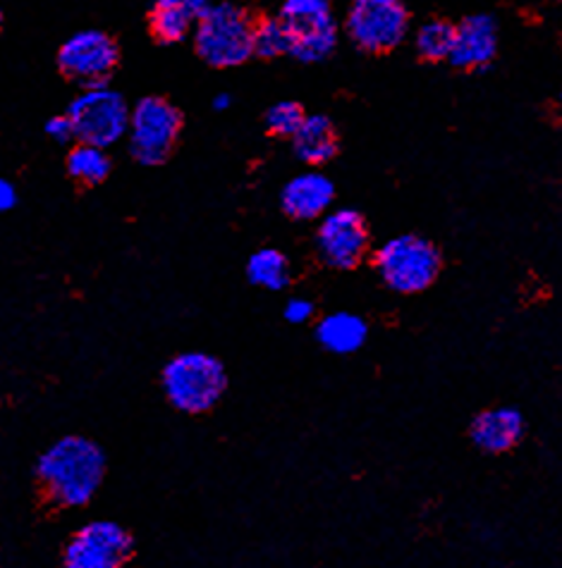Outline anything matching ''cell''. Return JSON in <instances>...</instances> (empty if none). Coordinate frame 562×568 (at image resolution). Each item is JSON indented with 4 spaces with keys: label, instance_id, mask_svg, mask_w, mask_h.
<instances>
[{
    "label": "cell",
    "instance_id": "obj_1",
    "mask_svg": "<svg viewBox=\"0 0 562 568\" xmlns=\"http://www.w3.org/2000/svg\"><path fill=\"white\" fill-rule=\"evenodd\" d=\"M106 476V456L97 442L68 435L46 449L37 462V478L58 507H84L99 493Z\"/></svg>",
    "mask_w": 562,
    "mask_h": 568
},
{
    "label": "cell",
    "instance_id": "obj_2",
    "mask_svg": "<svg viewBox=\"0 0 562 568\" xmlns=\"http://www.w3.org/2000/svg\"><path fill=\"white\" fill-rule=\"evenodd\" d=\"M161 385L168 402L182 414H207L223 397L228 375L223 363L204 352H187L165 363Z\"/></svg>",
    "mask_w": 562,
    "mask_h": 568
},
{
    "label": "cell",
    "instance_id": "obj_3",
    "mask_svg": "<svg viewBox=\"0 0 562 568\" xmlns=\"http://www.w3.org/2000/svg\"><path fill=\"white\" fill-rule=\"evenodd\" d=\"M373 267L388 290L395 294H419L441 275L443 256L426 236L398 234L377 248Z\"/></svg>",
    "mask_w": 562,
    "mask_h": 568
},
{
    "label": "cell",
    "instance_id": "obj_4",
    "mask_svg": "<svg viewBox=\"0 0 562 568\" xmlns=\"http://www.w3.org/2000/svg\"><path fill=\"white\" fill-rule=\"evenodd\" d=\"M254 27L244 8L211 3L194 27V49L211 68H238L254 55Z\"/></svg>",
    "mask_w": 562,
    "mask_h": 568
},
{
    "label": "cell",
    "instance_id": "obj_5",
    "mask_svg": "<svg viewBox=\"0 0 562 568\" xmlns=\"http://www.w3.org/2000/svg\"><path fill=\"white\" fill-rule=\"evenodd\" d=\"M68 118L74 124V139L80 144L111 149L120 139H128L132 108L120 91L103 87L82 89L68 105Z\"/></svg>",
    "mask_w": 562,
    "mask_h": 568
},
{
    "label": "cell",
    "instance_id": "obj_6",
    "mask_svg": "<svg viewBox=\"0 0 562 568\" xmlns=\"http://www.w3.org/2000/svg\"><path fill=\"white\" fill-rule=\"evenodd\" d=\"M345 31L359 51L390 53L410 37L412 14L400 0H354Z\"/></svg>",
    "mask_w": 562,
    "mask_h": 568
},
{
    "label": "cell",
    "instance_id": "obj_7",
    "mask_svg": "<svg viewBox=\"0 0 562 568\" xmlns=\"http://www.w3.org/2000/svg\"><path fill=\"white\" fill-rule=\"evenodd\" d=\"M182 130L180 110L159 97H147L132 108L128 146L137 163L161 165L175 149Z\"/></svg>",
    "mask_w": 562,
    "mask_h": 568
},
{
    "label": "cell",
    "instance_id": "obj_8",
    "mask_svg": "<svg viewBox=\"0 0 562 568\" xmlns=\"http://www.w3.org/2000/svg\"><path fill=\"white\" fill-rule=\"evenodd\" d=\"M278 14L288 27L292 58L300 62H321L333 55L338 22L325 0H288Z\"/></svg>",
    "mask_w": 562,
    "mask_h": 568
},
{
    "label": "cell",
    "instance_id": "obj_9",
    "mask_svg": "<svg viewBox=\"0 0 562 568\" xmlns=\"http://www.w3.org/2000/svg\"><path fill=\"white\" fill-rule=\"evenodd\" d=\"M120 60L118 43L101 29H82L60 45L58 68L84 89L108 84Z\"/></svg>",
    "mask_w": 562,
    "mask_h": 568
},
{
    "label": "cell",
    "instance_id": "obj_10",
    "mask_svg": "<svg viewBox=\"0 0 562 568\" xmlns=\"http://www.w3.org/2000/svg\"><path fill=\"white\" fill-rule=\"evenodd\" d=\"M132 555L130 532L116 520H91L72 535L62 555L66 568H122Z\"/></svg>",
    "mask_w": 562,
    "mask_h": 568
},
{
    "label": "cell",
    "instance_id": "obj_11",
    "mask_svg": "<svg viewBox=\"0 0 562 568\" xmlns=\"http://www.w3.org/2000/svg\"><path fill=\"white\" fill-rule=\"evenodd\" d=\"M369 227L364 215L354 209H338L321 217L317 230V251L325 265L348 271L362 263L369 251Z\"/></svg>",
    "mask_w": 562,
    "mask_h": 568
},
{
    "label": "cell",
    "instance_id": "obj_12",
    "mask_svg": "<svg viewBox=\"0 0 562 568\" xmlns=\"http://www.w3.org/2000/svg\"><path fill=\"white\" fill-rule=\"evenodd\" d=\"M498 53V22L489 12L466 14L455 24L450 65L458 70H489Z\"/></svg>",
    "mask_w": 562,
    "mask_h": 568
},
{
    "label": "cell",
    "instance_id": "obj_13",
    "mask_svg": "<svg viewBox=\"0 0 562 568\" xmlns=\"http://www.w3.org/2000/svg\"><path fill=\"white\" fill-rule=\"evenodd\" d=\"M524 416L514 406H495L474 416L470 425V437L474 445L486 454H505L518 447L524 437Z\"/></svg>",
    "mask_w": 562,
    "mask_h": 568
},
{
    "label": "cell",
    "instance_id": "obj_14",
    "mask_svg": "<svg viewBox=\"0 0 562 568\" xmlns=\"http://www.w3.org/2000/svg\"><path fill=\"white\" fill-rule=\"evenodd\" d=\"M335 186L321 172H302V175L292 178L280 194L283 211L292 220H317L325 217L328 209L333 206Z\"/></svg>",
    "mask_w": 562,
    "mask_h": 568
},
{
    "label": "cell",
    "instance_id": "obj_15",
    "mask_svg": "<svg viewBox=\"0 0 562 568\" xmlns=\"http://www.w3.org/2000/svg\"><path fill=\"white\" fill-rule=\"evenodd\" d=\"M207 0H155L149 10L151 34L161 43H178L209 10Z\"/></svg>",
    "mask_w": 562,
    "mask_h": 568
},
{
    "label": "cell",
    "instance_id": "obj_16",
    "mask_svg": "<svg viewBox=\"0 0 562 568\" xmlns=\"http://www.w3.org/2000/svg\"><path fill=\"white\" fill-rule=\"evenodd\" d=\"M369 337V325L357 313L348 311H338V313H328L325 318L319 321L317 325V339L321 342L323 349L348 356L362 349Z\"/></svg>",
    "mask_w": 562,
    "mask_h": 568
},
{
    "label": "cell",
    "instance_id": "obj_17",
    "mask_svg": "<svg viewBox=\"0 0 562 568\" xmlns=\"http://www.w3.org/2000/svg\"><path fill=\"white\" fill-rule=\"evenodd\" d=\"M294 155L307 165H323L338 151V139L333 122L325 115H307L304 124L292 136Z\"/></svg>",
    "mask_w": 562,
    "mask_h": 568
},
{
    "label": "cell",
    "instance_id": "obj_18",
    "mask_svg": "<svg viewBox=\"0 0 562 568\" xmlns=\"http://www.w3.org/2000/svg\"><path fill=\"white\" fill-rule=\"evenodd\" d=\"M452 45H455V24L448 20L433 18L414 29V49L419 58L429 62H450Z\"/></svg>",
    "mask_w": 562,
    "mask_h": 568
},
{
    "label": "cell",
    "instance_id": "obj_19",
    "mask_svg": "<svg viewBox=\"0 0 562 568\" xmlns=\"http://www.w3.org/2000/svg\"><path fill=\"white\" fill-rule=\"evenodd\" d=\"M247 275L259 287L267 290H285L290 282V263L285 254H280L278 248H259L247 263Z\"/></svg>",
    "mask_w": 562,
    "mask_h": 568
},
{
    "label": "cell",
    "instance_id": "obj_20",
    "mask_svg": "<svg viewBox=\"0 0 562 568\" xmlns=\"http://www.w3.org/2000/svg\"><path fill=\"white\" fill-rule=\"evenodd\" d=\"M68 172L70 178L82 184H99L111 172V158L103 149L77 144L68 153Z\"/></svg>",
    "mask_w": 562,
    "mask_h": 568
},
{
    "label": "cell",
    "instance_id": "obj_21",
    "mask_svg": "<svg viewBox=\"0 0 562 568\" xmlns=\"http://www.w3.org/2000/svg\"><path fill=\"white\" fill-rule=\"evenodd\" d=\"M254 55L259 58H280L290 55V34L280 14L259 18L254 27Z\"/></svg>",
    "mask_w": 562,
    "mask_h": 568
},
{
    "label": "cell",
    "instance_id": "obj_22",
    "mask_svg": "<svg viewBox=\"0 0 562 568\" xmlns=\"http://www.w3.org/2000/svg\"><path fill=\"white\" fill-rule=\"evenodd\" d=\"M307 120L304 108L294 101H278L269 108L267 113V128L275 136H285L292 139Z\"/></svg>",
    "mask_w": 562,
    "mask_h": 568
},
{
    "label": "cell",
    "instance_id": "obj_23",
    "mask_svg": "<svg viewBox=\"0 0 562 568\" xmlns=\"http://www.w3.org/2000/svg\"><path fill=\"white\" fill-rule=\"evenodd\" d=\"M46 134H49L58 144H68V141L74 139V124L68 118V113L56 115L49 122H46Z\"/></svg>",
    "mask_w": 562,
    "mask_h": 568
},
{
    "label": "cell",
    "instance_id": "obj_24",
    "mask_svg": "<svg viewBox=\"0 0 562 568\" xmlns=\"http://www.w3.org/2000/svg\"><path fill=\"white\" fill-rule=\"evenodd\" d=\"M311 315H314V306H311V302H307V298H290V302L285 304V318L294 325H302L307 321H311Z\"/></svg>",
    "mask_w": 562,
    "mask_h": 568
},
{
    "label": "cell",
    "instance_id": "obj_25",
    "mask_svg": "<svg viewBox=\"0 0 562 568\" xmlns=\"http://www.w3.org/2000/svg\"><path fill=\"white\" fill-rule=\"evenodd\" d=\"M14 203H18V192H14L12 182L3 180V182H0V209L10 211V209L14 206Z\"/></svg>",
    "mask_w": 562,
    "mask_h": 568
},
{
    "label": "cell",
    "instance_id": "obj_26",
    "mask_svg": "<svg viewBox=\"0 0 562 568\" xmlns=\"http://www.w3.org/2000/svg\"><path fill=\"white\" fill-rule=\"evenodd\" d=\"M232 105V97L230 93H218V97H213V110H228Z\"/></svg>",
    "mask_w": 562,
    "mask_h": 568
},
{
    "label": "cell",
    "instance_id": "obj_27",
    "mask_svg": "<svg viewBox=\"0 0 562 568\" xmlns=\"http://www.w3.org/2000/svg\"><path fill=\"white\" fill-rule=\"evenodd\" d=\"M560 103H562V93H560Z\"/></svg>",
    "mask_w": 562,
    "mask_h": 568
}]
</instances>
